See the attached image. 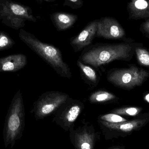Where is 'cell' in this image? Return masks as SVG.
Listing matches in <instances>:
<instances>
[{
	"mask_svg": "<svg viewBox=\"0 0 149 149\" xmlns=\"http://www.w3.org/2000/svg\"><path fill=\"white\" fill-rule=\"evenodd\" d=\"M142 45L134 42L91 45L83 49L79 60L95 69L113 61L129 62L135 56L136 48Z\"/></svg>",
	"mask_w": 149,
	"mask_h": 149,
	"instance_id": "6da1fadb",
	"label": "cell"
},
{
	"mask_svg": "<svg viewBox=\"0 0 149 149\" xmlns=\"http://www.w3.org/2000/svg\"><path fill=\"white\" fill-rule=\"evenodd\" d=\"M18 36L30 49L50 65L58 75L70 79L72 73L69 65L63 58L62 52L57 47L40 41L35 35L23 29H20Z\"/></svg>",
	"mask_w": 149,
	"mask_h": 149,
	"instance_id": "7a4b0ae2",
	"label": "cell"
},
{
	"mask_svg": "<svg viewBox=\"0 0 149 149\" xmlns=\"http://www.w3.org/2000/svg\"><path fill=\"white\" fill-rule=\"evenodd\" d=\"M25 113L22 94L19 89L14 95L5 117L3 135L5 148H13L22 136L25 127Z\"/></svg>",
	"mask_w": 149,
	"mask_h": 149,
	"instance_id": "3957f363",
	"label": "cell"
},
{
	"mask_svg": "<svg viewBox=\"0 0 149 149\" xmlns=\"http://www.w3.org/2000/svg\"><path fill=\"white\" fill-rule=\"evenodd\" d=\"M29 6L11 0H0V21L2 23L16 30L22 29L25 22H37Z\"/></svg>",
	"mask_w": 149,
	"mask_h": 149,
	"instance_id": "277c9868",
	"label": "cell"
},
{
	"mask_svg": "<svg viewBox=\"0 0 149 149\" xmlns=\"http://www.w3.org/2000/svg\"><path fill=\"white\" fill-rule=\"evenodd\" d=\"M149 78V72L133 65L125 68H113L108 71L107 79L119 88L130 91L142 86Z\"/></svg>",
	"mask_w": 149,
	"mask_h": 149,
	"instance_id": "5b68a950",
	"label": "cell"
},
{
	"mask_svg": "<svg viewBox=\"0 0 149 149\" xmlns=\"http://www.w3.org/2000/svg\"><path fill=\"white\" fill-rule=\"evenodd\" d=\"M98 122L106 140L125 137L139 131L149 123V112L144 113L133 120L120 123H109L98 120Z\"/></svg>",
	"mask_w": 149,
	"mask_h": 149,
	"instance_id": "8992f818",
	"label": "cell"
},
{
	"mask_svg": "<svg viewBox=\"0 0 149 149\" xmlns=\"http://www.w3.org/2000/svg\"><path fill=\"white\" fill-rule=\"evenodd\" d=\"M69 97V95L59 91L45 92L34 102L31 113L34 114L36 120H42L53 114Z\"/></svg>",
	"mask_w": 149,
	"mask_h": 149,
	"instance_id": "52a82bcc",
	"label": "cell"
},
{
	"mask_svg": "<svg viewBox=\"0 0 149 149\" xmlns=\"http://www.w3.org/2000/svg\"><path fill=\"white\" fill-rule=\"evenodd\" d=\"M84 109L82 102L69 97L53 113L52 122L69 131Z\"/></svg>",
	"mask_w": 149,
	"mask_h": 149,
	"instance_id": "ba28073f",
	"label": "cell"
},
{
	"mask_svg": "<svg viewBox=\"0 0 149 149\" xmlns=\"http://www.w3.org/2000/svg\"><path fill=\"white\" fill-rule=\"evenodd\" d=\"M74 125L69 130L70 140L75 149H94L100 141L101 134L88 122L83 120L82 125L74 129Z\"/></svg>",
	"mask_w": 149,
	"mask_h": 149,
	"instance_id": "9c48e42d",
	"label": "cell"
},
{
	"mask_svg": "<svg viewBox=\"0 0 149 149\" xmlns=\"http://www.w3.org/2000/svg\"><path fill=\"white\" fill-rule=\"evenodd\" d=\"M96 37L111 40L133 42L134 40L126 37V31L118 20L111 17L98 19Z\"/></svg>",
	"mask_w": 149,
	"mask_h": 149,
	"instance_id": "30bf717a",
	"label": "cell"
},
{
	"mask_svg": "<svg viewBox=\"0 0 149 149\" xmlns=\"http://www.w3.org/2000/svg\"><path fill=\"white\" fill-rule=\"evenodd\" d=\"M98 19L91 21L79 34L71 38L70 44L74 52H78L91 45L96 37Z\"/></svg>",
	"mask_w": 149,
	"mask_h": 149,
	"instance_id": "8fae6325",
	"label": "cell"
},
{
	"mask_svg": "<svg viewBox=\"0 0 149 149\" xmlns=\"http://www.w3.org/2000/svg\"><path fill=\"white\" fill-rule=\"evenodd\" d=\"M28 63L26 55L14 54L0 58V72H15L24 69Z\"/></svg>",
	"mask_w": 149,
	"mask_h": 149,
	"instance_id": "7c38bea8",
	"label": "cell"
},
{
	"mask_svg": "<svg viewBox=\"0 0 149 149\" xmlns=\"http://www.w3.org/2000/svg\"><path fill=\"white\" fill-rule=\"evenodd\" d=\"M128 19H149V0H130L127 4Z\"/></svg>",
	"mask_w": 149,
	"mask_h": 149,
	"instance_id": "4fadbf2b",
	"label": "cell"
},
{
	"mask_svg": "<svg viewBox=\"0 0 149 149\" xmlns=\"http://www.w3.org/2000/svg\"><path fill=\"white\" fill-rule=\"evenodd\" d=\"M50 19L58 31H64L71 28L78 19L77 15L65 12H56L50 15Z\"/></svg>",
	"mask_w": 149,
	"mask_h": 149,
	"instance_id": "5bb4252c",
	"label": "cell"
},
{
	"mask_svg": "<svg viewBox=\"0 0 149 149\" xmlns=\"http://www.w3.org/2000/svg\"><path fill=\"white\" fill-rule=\"evenodd\" d=\"M77 65L80 71L81 76L85 82L93 88L95 87L100 82V77L93 68L78 59Z\"/></svg>",
	"mask_w": 149,
	"mask_h": 149,
	"instance_id": "9a60e30c",
	"label": "cell"
},
{
	"mask_svg": "<svg viewBox=\"0 0 149 149\" xmlns=\"http://www.w3.org/2000/svg\"><path fill=\"white\" fill-rule=\"evenodd\" d=\"M116 95L106 90H99L92 93L88 100L92 104H107L116 102L119 100Z\"/></svg>",
	"mask_w": 149,
	"mask_h": 149,
	"instance_id": "2e32d148",
	"label": "cell"
},
{
	"mask_svg": "<svg viewBox=\"0 0 149 149\" xmlns=\"http://www.w3.org/2000/svg\"><path fill=\"white\" fill-rule=\"evenodd\" d=\"M143 109L141 107L135 106H127L114 109L109 112L110 113L116 114L121 116L136 117L141 115Z\"/></svg>",
	"mask_w": 149,
	"mask_h": 149,
	"instance_id": "e0dca14e",
	"label": "cell"
},
{
	"mask_svg": "<svg viewBox=\"0 0 149 149\" xmlns=\"http://www.w3.org/2000/svg\"><path fill=\"white\" fill-rule=\"evenodd\" d=\"M143 46L142 45L136 48L135 56L139 64L149 68V50Z\"/></svg>",
	"mask_w": 149,
	"mask_h": 149,
	"instance_id": "ac0fdd59",
	"label": "cell"
},
{
	"mask_svg": "<svg viewBox=\"0 0 149 149\" xmlns=\"http://www.w3.org/2000/svg\"><path fill=\"white\" fill-rule=\"evenodd\" d=\"M15 45V42L8 33L0 31V51L10 49Z\"/></svg>",
	"mask_w": 149,
	"mask_h": 149,
	"instance_id": "d6986e66",
	"label": "cell"
},
{
	"mask_svg": "<svg viewBox=\"0 0 149 149\" xmlns=\"http://www.w3.org/2000/svg\"><path fill=\"white\" fill-rule=\"evenodd\" d=\"M98 120L113 123H120L129 120L121 116L110 113L100 116Z\"/></svg>",
	"mask_w": 149,
	"mask_h": 149,
	"instance_id": "ffe728a7",
	"label": "cell"
},
{
	"mask_svg": "<svg viewBox=\"0 0 149 149\" xmlns=\"http://www.w3.org/2000/svg\"><path fill=\"white\" fill-rule=\"evenodd\" d=\"M83 0H64V6H68L72 10L80 8L83 6Z\"/></svg>",
	"mask_w": 149,
	"mask_h": 149,
	"instance_id": "44dd1931",
	"label": "cell"
},
{
	"mask_svg": "<svg viewBox=\"0 0 149 149\" xmlns=\"http://www.w3.org/2000/svg\"><path fill=\"white\" fill-rule=\"evenodd\" d=\"M139 30L145 37L149 39V19L145 20L142 23Z\"/></svg>",
	"mask_w": 149,
	"mask_h": 149,
	"instance_id": "7402d4cb",
	"label": "cell"
},
{
	"mask_svg": "<svg viewBox=\"0 0 149 149\" xmlns=\"http://www.w3.org/2000/svg\"><path fill=\"white\" fill-rule=\"evenodd\" d=\"M39 1V3H42L44 2H46L48 3H52L55 1L56 0H38Z\"/></svg>",
	"mask_w": 149,
	"mask_h": 149,
	"instance_id": "603a6c76",
	"label": "cell"
},
{
	"mask_svg": "<svg viewBox=\"0 0 149 149\" xmlns=\"http://www.w3.org/2000/svg\"><path fill=\"white\" fill-rule=\"evenodd\" d=\"M108 149H125L124 147L122 146H114V147H111Z\"/></svg>",
	"mask_w": 149,
	"mask_h": 149,
	"instance_id": "cb8c5ba5",
	"label": "cell"
},
{
	"mask_svg": "<svg viewBox=\"0 0 149 149\" xmlns=\"http://www.w3.org/2000/svg\"><path fill=\"white\" fill-rule=\"evenodd\" d=\"M36 1H37L39 3V1H38V0H36Z\"/></svg>",
	"mask_w": 149,
	"mask_h": 149,
	"instance_id": "d4e9b609",
	"label": "cell"
}]
</instances>
